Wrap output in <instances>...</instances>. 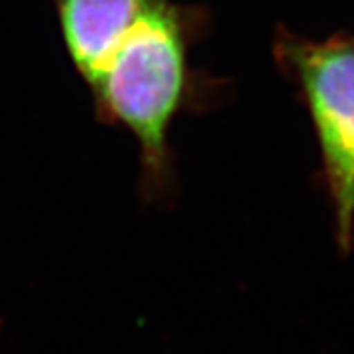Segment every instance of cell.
<instances>
[{"instance_id":"1","label":"cell","mask_w":354,"mask_h":354,"mask_svg":"<svg viewBox=\"0 0 354 354\" xmlns=\"http://www.w3.org/2000/svg\"><path fill=\"white\" fill-rule=\"evenodd\" d=\"M50 2L97 120L138 144L140 197L164 205L176 195L169 132L193 97L189 50L201 14L174 0Z\"/></svg>"},{"instance_id":"2","label":"cell","mask_w":354,"mask_h":354,"mask_svg":"<svg viewBox=\"0 0 354 354\" xmlns=\"http://www.w3.org/2000/svg\"><path fill=\"white\" fill-rule=\"evenodd\" d=\"M278 51L304 88L335 207L337 242L348 254L354 246V39L286 36Z\"/></svg>"}]
</instances>
